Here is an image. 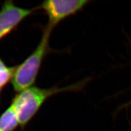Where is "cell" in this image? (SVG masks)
<instances>
[{
  "label": "cell",
  "instance_id": "obj_1",
  "mask_svg": "<svg viewBox=\"0 0 131 131\" xmlns=\"http://www.w3.org/2000/svg\"><path fill=\"white\" fill-rule=\"evenodd\" d=\"M91 78H86L64 87L40 88L32 86L16 92L10 105L18 116L21 130L23 131L49 98L65 92H78L83 90Z\"/></svg>",
  "mask_w": 131,
  "mask_h": 131
},
{
  "label": "cell",
  "instance_id": "obj_6",
  "mask_svg": "<svg viewBox=\"0 0 131 131\" xmlns=\"http://www.w3.org/2000/svg\"><path fill=\"white\" fill-rule=\"evenodd\" d=\"M15 66H7L0 57V93L8 84L11 82Z\"/></svg>",
  "mask_w": 131,
  "mask_h": 131
},
{
  "label": "cell",
  "instance_id": "obj_2",
  "mask_svg": "<svg viewBox=\"0 0 131 131\" xmlns=\"http://www.w3.org/2000/svg\"><path fill=\"white\" fill-rule=\"evenodd\" d=\"M52 31L45 27L38 46L23 62L16 66L11 84L16 92L34 86L44 59L51 51L49 40Z\"/></svg>",
  "mask_w": 131,
  "mask_h": 131
},
{
  "label": "cell",
  "instance_id": "obj_7",
  "mask_svg": "<svg viewBox=\"0 0 131 131\" xmlns=\"http://www.w3.org/2000/svg\"><path fill=\"white\" fill-rule=\"evenodd\" d=\"M130 105H131V100H130L128 102H126V103L120 105L119 107H118V109H117V110H122L124 109L127 108L128 106H129Z\"/></svg>",
  "mask_w": 131,
  "mask_h": 131
},
{
  "label": "cell",
  "instance_id": "obj_4",
  "mask_svg": "<svg viewBox=\"0 0 131 131\" xmlns=\"http://www.w3.org/2000/svg\"><path fill=\"white\" fill-rule=\"evenodd\" d=\"M37 10L16 6L10 0L5 1L0 9V41L17 29L19 25Z\"/></svg>",
  "mask_w": 131,
  "mask_h": 131
},
{
  "label": "cell",
  "instance_id": "obj_3",
  "mask_svg": "<svg viewBox=\"0 0 131 131\" xmlns=\"http://www.w3.org/2000/svg\"><path fill=\"white\" fill-rule=\"evenodd\" d=\"M90 2L89 0H47L37 8L47 15L48 23L46 27L52 31L60 23L83 10Z\"/></svg>",
  "mask_w": 131,
  "mask_h": 131
},
{
  "label": "cell",
  "instance_id": "obj_5",
  "mask_svg": "<svg viewBox=\"0 0 131 131\" xmlns=\"http://www.w3.org/2000/svg\"><path fill=\"white\" fill-rule=\"evenodd\" d=\"M20 126L17 115L10 105L0 116V131H15Z\"/></svg>",
  "mask_w": 131,
  "mask_h": 131
}]
</instances>
